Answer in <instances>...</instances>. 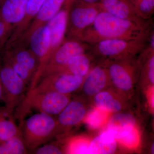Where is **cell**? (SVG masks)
Returning a JSON list of instances; mask_svg holds the SVG:
<instances>
[{
    "mask_svg": "<svg viewBox=\"0 0 154 154\" xmlns=\"http://www.w3.org/2000/svg\"><path fill=\"white\" fill-rule=\"evenodd\" d=\"M67 0H45L38 14L20 39L26 41L36 28L47 24L62 8Z\"/></svg>",
    "mask_w": 154,
    "mask_h": 154,
    "instance_id": "2e32d148",
    "label": "cell"
},
{
    "mask_svg": "<svg viewBox=\"0 0 154 154\" xmlns=\"http://www.w3.org/2000/svg\"><path fill=\"white\" fill-rule=\"evenodd\" d=\"M74 1L67 0L60 11L47 23L50 33V45L48 60L65 38L69 12Z\"/></svg>",
    "mask_w": 154,
    "mask_h": 154,
    "instance_id": "4fadbf2b",
    "label": "cell"
},
{
    "mask_svg": "<svg viewBox=\"0 0 154 154\" xmlns=\"http://www.w3.org/2000/svg\"><path fill=\"white\" fill-rule=\"evenodd\" d=\"M154 91H152L151 92V95L150 96V99H149V102L150 103L151 105V107H153V108H154Z\"/></svg>",
    "mask_w": 154,
    "mask_h": 154,
    "instance_id": "4dcf8cb0",
    "label": "cell"
},
{
    "mask_svg": "<svg viewBox=\"0 0 154 154\" xmlns=\"http://www.w3.org/2000/svg\"><path fill=\"white\" fill-rule=\"evenodd\" d=\"M129 123L135 124V119L132 115L117 112L111 116L107 126H122Z\"/></svg>",
    "mask_w": 154,
    "mask_h": 154,
    "instance_id": "484cf974",
    "label": "cell"
},
{
    "mask_svg": "<svg viewBox=\"0 0 154 154\" xmlns=\"http://www.w3.org/2000/svg\"><path fill=\"white\" fill-rule=\"evenodd\" d=\"M106 131L111 134L116 141L130 148L136 147L139 135L135 124L129 123L122 126H107Z\"/></svg>",
    "mask_w": 154,
    "mask_h": 154,
    "instance_id": "ffe728a7",
    "label": "cell"
},
{
    "mask_svg": "<svg viewBox=\"0 0 154 154\" xmlns=\"http://www.w3.org/2000/svg\"><path fill=\"white\" fill-rule=\"evenodd\" d=\"M151 152L152 154L154 153V143H153L152 144L151 146Z\"/></svg>",
    "mask_w": 154,
    "mask_h": 154,
    "instance_id": "1f68e13d",
    "label": "cell"
},
{
    "mask_svg": "<svg viewBox=\"0 0 154 154\" xmlns=\"http://www.w3.org/2000/svg\"><path fill=\"white\" fill-rule=\"evenodd\" d=\"M30 153L36 154H60L64 153L63 149L58 143H45L33 150Z\"/></svg>",
    "mask_w": 154,
    "mask_h": 154,
    "instance_id": "4316f807",
    "label": "cell"
},
{
    "mask_svg": "<svg viewBox=\"0 0 154 154\" xmlns=\"http://www.w3.org/2000/svg\"><path fill=\"white\" fill-rule=\"evenodd\" d=\"M95 59L96 57L91 51L79 54L72 58L65 65L52 74H69L85 77L94 67L92 66Z\"/></svg>",
    "mask_w": 154,
    "mask_h": 154,
    "instance_id": "e0dca14e",
    "label": "cell"
},
{
    "mask_svg": "<svg viewBox=\"0 0 154 154\" xmlns=\"http://www.w3.org/2000/svg\"><path fill=\"white\" fill-rule=\"evenodd\" d=\"M28 2V0H3L0 4V17L13 31L24 19Z\"/></svg>",
    "mask_w": 154,
    "mask_h": 154,
    "instance_id": "9a60e30c",
    "label": "cell"
},
{
    "mask_svg": "<svg viewBox=\"0 0 154 154\" xmlns=\"http://www.w3.org/2000/svg\"><path fill=\"white\" fill-rule=\"evenodd\" d=\"M94 97V103L96 107L110 113L120 112L126 107L125 98L116 91L104 90Z\"/></svg>",
    "mask_w": 154,
    "mask_h": 154,
    "instance_id": "d6986e66",
    "label": "cell"
},
{
    "mask_svg": "<svg viewBox=\"0 0 154 154\" xmlns=\"http://www.w3.org/2000/svg\"><path fill=\"white\" fill-rule=\"evenodd\" d=\"M2 57L10 65L30 88L38 71V58L25 42L17 41L6 46Z\"/></svg>",
    "mask_w": 154,
    "mask_h": 154,
    "instance_id": "277c9868",
    "label": "cell"
},
{
    "mask_svg": "<svg viewBox=\"0 0 154 154\" xmlns=\"http://www.w3.org/2000/svg\"><path fill=\"white\" fill-rule=\"evenodd\" d=\"M29 153L22 137V133L7 140L0 141V154Z\"/></svg>",
    "mask_w": 154,
    "mask_h": 154,
    "instance_id": "603a6c76",
    "label": "cell"
},
{
    "mask_svg": "<svg viewBox=\"0 0 154 154\" xmlns=\"http://www.w3.org/2000/svg\"><path fill=\"white\" fill-rule=\"evenodd\" d=\"M99 3L104 11L118 18L140 23L148 21L138 16L130 0H100Z\"/></svg>",
    "mask_w": 154,
    "mask_h": 154,
    "instance_id": "ac0fdd59",
    "label": "cell"
},
{
    "mask_svg": "<svg viewBox=\"0 0 154 154\" xmlns=\"http://www.w3.org/2000/svg\"><path fill=\"white\" fill-rule=\"evenodd\" d=\"M29 152L55 137L57 120L53 116L38 112L19 125Z\"/></svg>",
    "mask_w": 154,
    "mask_h": 154,
    "instance_id": "7a4b0ae2",
    "label": "cell"
},
{
    "mask_svg": "<svg viewBox=\"0 0 154 154\" xmlns=\"http://www.w3.org/2000/svg\"><path fill=\"white\" fill-rule=\"evenodd\" d=\"M15 119L14 113L10 112L5 105L0 106V141L21 134Z\"/></svg>",
    "mask_w": 154,
    "mask_h": 154,
    "instance_id": "7402d4cb",
    "label": "cell"
},
{
    "mask_svg": "<svg viewBox=\"0 0 154 154\" xmlns=\"http://www.w3.org/2000/svg\"><path fill=\"white\" fill-rule=\"evenodd\" d=\"M110 84L107 68L102 64L91 69L84 79L82 87L83 93L88 96H94L105 90Z\"/></svg>",
    "mask_w": 154,
    "mask_h": 154,
    "instance_id": "5bb4252c",
    "label": "cell"
},
{
    "mask_svg": "<svg viewBox=\"0 0 154 154\" xmlns=\"http://www.w3.org/2000/svg\"><path fill=\"white\" fill-rule=\"evenodd\" d=\"M24 42L28 45L39 62L38 71L29 89L31 90L38 82L42 72L48 59L50 45V33L47 24L39 26L33 30Z\"/></svg>",
    "mask_w": 154,
    "mask_h": 154,
    "instance_id": "8fae6325",
    "label": "cell"
},
{
    "mask_svg": "<svg viewBox=\"0 0 154 154\" xmlns=\"http://www.w3.org/2000/svg\"><path fill=\"white\" fill-rule=\"evenodd\" d=\"M91 49V45L80 39L65 37L47 61L42 72L39 80L54 72L74 57L90 52Z\"/></svg>",
    "mask_w": 154,
    "mask_h": 154,
    "instance_id": "9c48e42d",
    "label": "cell"
},
{
    "mask_svg": "<svg viewBox=\"0 0 154 154\" xmlns=\"http://www.w3.org/2000/svg\"><path fill=\"white\" fill-rule=\"evenodd\" d=\"M90 142L80 137L72 138L68 142L64 152L68 154H88Z\"/></svg>",
    "mask_w": 154,
    "mask_h": 154,
    "instance_id": "cb8c5ba5",
    "label": "cell"
},
{
    "mask_svg": "<svg viewBox=\"0 0 154 154\" xmlns=\"http://www.w3.org/2000/svg\"><path fill=\"white\" fill-rule=\"evenodd\" d=\"M85 78L69 74H51L42 78L27 94L56 92L71 95L81 88Z\"/></svg>",
    "mask_w": 154,
    "mask_h": 154,
    "instance_id": "30bf717a",
    "label": "cell"
},
{
    "mask_svg": "<svg viewBox=\"0 0 154 154\" xmlns=\"http://www.w3.org/2000/svg\"><path fill=\"white\" fill-rule=\"evenodd\" d=\"M117 148L116 140L113 135L105 130L90 142L88 154H111Z\"/></svg>",
    "mask_w": 154,
    "mask_h": 154,
    "instance_id": "44dd1931",
    "label": "cell"
},
{
    "mask_svg": "<svg viewBox=\"0 0 154 154\" xmlns=\"http://www.w3.org/2000/svg\"><path fill=\"white\" fill-rule=\"evenodd\" d=\"M104 9L100 3L89 4L75 0L69 9L66 37L79 39Z\"/></svg>",
    "mask_w": 154,
    "mask_h": 154,
    "instance_id": "ba28073f",
    "label": "cell"
},
{
    "mask_svg": "<svg viewBox=\"0 0 154 154\" xmlns=\"http://www.w3.org/2000/svg\"><path fill=\"white\" fill-rule=\"evenodd\" d=\"M136 57L100 61L108 70L110 84L125 99L132 94L140 73V63Z\"/></svg>",
    "mask_w": 154,
    "mask_h": 154,
    "instance_id": "5b68a950",
    "label": "cell"
},
{
    "mask_svg": "<svg viewBox=\"0 0 154 154\" xmlns=\"http://www.w3.org/2000/svg\"><path fill=\"white\" fill-rule=\"evenodd\" d=\"M83 2L89 3V4H94L99 2L100 0H79Z\"/></svg>",
    "mask_w": 154,
    "mask_h": 154,
    "instance_id": "f546056e",
    "label": "cell"
},
{
    "mask_svg": "<svg viewBox=\"0 0 154 154\" xmlns=\"http://www.w3.org/2000/svg\"><path fill=\"white\" fill-rule=\"evenodd\" d=\"M149 40L104 39L91 45V52L96 59L99 58L100 61L134 57L140 55L148 46Z\"/></svg>",
    "mask_w": 154,
    "mask_h": 154,
    "instance_id": "8992f818",
    "label": "cell"
},
{
    "mask_svg": "<svg viewBox=\"0 0 154 154\" xmlns=\"http://www.w3.org/2000/svg\"><path fill=\"white\" fill-rule=\"evenodd\" d=\"M3 0H0V4H1V2H2Z\"/></svg>",
    "mask_w": 154,
    "mask_h": 154,
    "instance_id": "d6a6232c",
    "label": "cell"
},
{
    "mask_svg": "<svg viewBox=\"0 0 154 154\" xmlns=\"http://www.w3.org/2000/svg\"><path fill=\"white\" fill-rule=\"evenodd\" d=\"M4 103V97H3V93L2 88V83L0 79V103Z\"/></svg>",
    "mask_w": 154,
    "mask_h": 154,
    "instance_id": "f1b7e54d",
    "label": "cell"
},
{
    "mask_svg": "<svg viewBox=\"0 0 154 154\" xmlns=\"http://www.w3.org/2000/svg\"><path fill=\"white\" fill-rule=\"evenodd\" d=\"M0 79L5 106L14 113L24 99L28 86L1 55Z\"/></svg>",
    "mask_w": 154,
    "mask_h": 154,
    "instance_id": "52a82bcc",
    "label": "cell"
},
{
    "mask_svg": "<svg viewBox=\"0 0 154 154\" xmlns=\"http://www.w3.org/2000/svg\"><path fill=\"white\" fill-rule=\"evenodd\" d=\"M71 100V95L56 92L30 93L25 95L21 104L16 109L15 118L19 124L31 109L48 115H58Z\"/></svg>",
    "mask_w": 154,
    "mask_h": 154,
    "instance_id": "3957f363",
    "label": "cell"
},
{
    "mask_svg": "<svg viewBox=\"0 0 154 154\" xmlns=\"http://www.w3.org/2000/svg\"><path fill=\"white\" fill-rule=\"evenodd\" d=\"M87 107L79 98L71 99L67 105L58 115L55 137L66 132L85 119Z\"/></svg>",
    "mask_w": 154,
    "mask_h": 154,
    "instance_id": "7c38bea8",
    "label": "cell"
},
{
    "mask_svg": "<svg viewBox=\"0 0 154 154\" xmlns=\"http://www.w3.org/2000/svg\"><path fill=\"white\" fill-rule=\"evenodd\" d=\"M110 113L107 110L96 107L85 116L86 122L94 128L99 127L105 122Z\"/></svg>",
    "mask_w": 154,
    "mask_h": 154,
    "instance_id": "d4e9b609",
    "label": "cell"
},
{
    "mask_svg": "<svg viewBox=\"0 0 154 154\" xmlns=\"http://www.w3.org/2000/svg\"><path fill=\"white\" fill-rule=\"evenodd\" d=\"M151 19L137 22L121 19L105 11L100 12L79 39L93 45L106 39L120 38L148 41L153 32Z\"/></svg>",
    "mask_w": 154,
    "mask_h": 154,
    "instance_id": "6da1fadb",
    "label": "cell"
},
{
    "mask_svg": "<svg viewBox=\"0 0 154 154\" xmlns=\"http://www.w3.org/2000/svg\"><path fill=\"white\" fill-rule=\"evenodd\" d=\"M13 30L0 17V53L4 49Z\"/></svg>",
    "mask_w": 154,
    "mask_h": 154,
    "instance_id": "83f0119b",
    "label": "cell"
},
{
    "mask_svg": "<svg viewBox=\"0 0 154 154\" xmlns=\"http://www.w3.org/2000/svg\"></svg>",
    "mask_w": 154,
    "mask_h": 154,
    "instance_id": "836d02e7",
    "label": "cell"
}]
</instances>
